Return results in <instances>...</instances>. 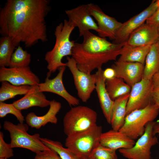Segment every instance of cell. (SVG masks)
<instances>
[{"instance_id":"cell-4","label":"cell","mask_w":159,"mask_h":159,"mask_svg":"<svg viewBox=\"0 0 159 159\" xmlns=\"http://www.w3.org/2000/svg\"><path fill=\"white\" fill-rule=\"evenodd\" d=\"M159 113V108L152 102L146 107L134 110L127 115L119 130L135 140L143 134L147 124L154 121Z\"/></svg>"},{"instance_id":"cell-11","label":"cell","mask_w":159,"mask_h":159,"mask_svg":"<svg viewBox=\"0 0 159 159\" xmlns=\"http://www.w3.org/2000/svg\"><path fill=\"white\" fill-rule=\"evenodd\" d=\"M87 5L89 12L97 22L98 36L114 40L122 23L105 14L97 5L92 3Z\"/></svg>"},{"instance_id":"cell-10","label":"cell","mask_w":159,"mask_h":159,"mask_svg":"<svg viewBox=\"0 0 159 159\" xmlns=\"http://www.w3.org/2000/svg\"><path fill=\"white\" fill-rule=\"evenodd\" d=\"M153 90L152 79L142 78L131 87L127 105L126 116L134 110L146 107L153 102Z\"/></svg>"},{"instance_id":"cell-39","label":"cell","mask_w":159,"mask_h":159,"mask_svg":"<svg viewBox=\"0 0 159 159\" xmlns=\"http://www.w3.org/2000/svg\"><path fill=\"white\" fill-rule=\"evenodd\" d=\"M0 159H7V158H0Z\"/></svg>"},{"instance_id":"cell-29","label":"cell","mask_w":159,"mask_h":159,"mask_svg":"<svg viewBox=\"0 0 159 159\" xmlns=\"http://www.w3.org/2000/svg\"><path fill=\"white\" fill-rule=\"evenodd\" d=\"M31 55L26 50L18 46L12 54L10 62V67H28L31 61Z\"/></svg>"},{"instance_id":"cell-35","label":"cell","mask_w":159,"mask_h":159,"mask_svg":"<svg viewBox=\"0 0 159 159\" xmlns=\"http://www.w3.org/2000/svg\"><path fill=\"white\" fill-rule=\"evenodd\" d=\"M102 74L106 80H111L116 77L115 71L112 67L107 68L103 70Z\"/></svg>"},{"instance_id":"cell-42","label":"cell","mask_w":159,"mask_h":159,"mask_svg":"<svg viewBox=\"0 0 159 159\" xmlns=\"http://www.w3.org/2000/svg\"></svg>"},{"instance_id":"cell-21","label":"cell","mask_w":159,"mask_h":159,"mask_svg":"<svg viewBox=\"0 0 159 159\" xmlns=\"http://www.w3.org/2000/svg\"><path fill=\"white\" fill-rule=\"evenodd\" d=\"M50 102L40 90L37 85L32 86L29 91L23 97L13 103L17 109L21 110L34 106L46 107L49 106Z\"/></svg>"},{"instance_id":"cell-15","label":"cell","mask_w":159,"mask_h":159,"mask_svg":"<svg viewBox=\"0 0 159 159\" xmlns=\"http://www.w3.org/2000/svg\"><path fill=\"white\" fill-rule=\"evenodd\" d=\"M66 66L61 67L59 72L54 78L49 79L47 76L44 82L38 85L40 90L42 92H48L56 94L64 98L70 106L78 105V99L70 94L66 90L63 84V76Z\"/></svg>"},{"instance_id":"cell-6","label":"cell","mask_w":159,"mask_h":159,"mask_svg":"<svg viewBox=\"0 0 159 159\" xmlns=\"http://www.w3.org/2000/svg\"><path fill=\"white\" fill-rule=\"evenodd\" d=\"M97 112L87 106L72 107L63 119L64 132L67 136L87 130L96 124Z\"/></svg>"},{"instance_id":"cell-3","label":"cell","mask_w":159,"mask_h":159,"mask_svg":"<svg viewBox=\"0 0 159 159\" xmlns=\"http://www.w3.org/2000/svg\"><path fill=\"white\" fill-rule=\"evenodd\" d=\"M75 28L66 19L56 26L54 32L55 44L52 49L47 52L45 56L44 59L47 64V68L49 70L47 76L49 77L52 73L61 67L66 66V63H63L62 60L64 57L72 56L75 42L70 40V37Z\"/></svg>"},{"instance_id":"cell-26","label":"cell","mask_w":159,"mask_h":159,"mask_svg":"<svg viewBox=\"0 0 159 159\" xmlns=\"http://www.w3.org/2000/svg\"><path fill=\"white\" fill-rule=\"evenodd\" d=\"M1 82L0 88V102H2L13 98L18 95H25L32 87L29 85H15L6 81Z\"/></svg>"},{"instance_id":"cell-32","label":"cell","mask_w":159,"mask_h":159,"mask_svg":"<svg viewBox=\"0 0 159 159\" xmlns=\"http://www.w3.org/2000/svg\"><path fill=\"white\" fill-rule=\"evenodd\" d=\"M14 155V151L10 144L6 143L4 140V135L0 132V158H8Z\"/></svg>"},{"instance_id":"cell-18","label":"cell","mask_w":159,"mask_h":159,"mask_svg":"<svg viewBox=\"0 0 159 159\" xmlns=\"http://www.w3.org/2000/svg\"><path fill=\"white\" fill-rule=\"evenodd\" d=\"M102 72V68H100L95 73L96 77L95 90L104 115L107 122L110 124L114 101L111 98L106 89V80Z\"/></svg>"},{"instance_id":"cell-41","label":"cell","mask_w":159,"mask_h":159,"mask_svg":"<svg viewBox=\"0 0 159 159\" xmlns=\"http://www.w3.org/2000/svg\"><path fill=\"white\" fill-rule=\"evenodd\" d=\"M80 159H88L87 158H81Z\"/></svg>"},{"instance_id":"cell-28","label":"cell","mask_w":159,"mask_h":159,"mask_svg":"<svg viewBox=\"0 0 159 159\" xmlns=\"http://www.w3.org/2000/svg\"><path fill=\"white\" fill-rule=\"evenodd\" d=\"M42 143L56 152L62 159H80L69 149L64 148L61 142L46 138H40Z\"/></svg>"},{"instance_id":"cell-12","label":"cell","mask_w":159,"mask_h":159,"mask_svg":"<svg viewBox=\"0 0 159 159\" xmlns=\"http://www.w3.org/2000/svg\"><path fill=\"white\" fill-rule=\"evenodd\" d=\"M158 8L156 1H153L150 5L139 14L122 23L112 42L117 44L125 43L132 33L144 23Z\"/></svg>"},{"instance_id":"cell-1","label":"cell","mask_w":159,"mask_h":159,"mask_svg":"<svg viewBox=\"0 0 159 159\" xmlns=\"http://www.w3.org/2000/svg\"><path fill=\"white\" fill-rule=\"evenodd\" d=\"M48 0H8L0 10V33L16 46L31 47L47 41L45 18L50 11Z\"/></svg>"},{"instance_id":"cell-14","label":"cell","mask_w":159,"mask_h":159,"mask_svg":"<svg viewBox=\"0 0 159 159\" xmlns=\"http://www.w3.org/2000/svg\"><path fill=\"white\" fill-rule=\"evenodd\" d=\"M68 21L79 29L80 36L90 30L97 32V23L89 12L86 4H82L65 11Z\"/></svg>"},{"instance_id":"cell-17","label":"cell","mask_w":159,"mask_h":159,"mask_svg":"<svg viewBox=\"0 0 159 159\" xmlns=\"http://www.w3.org/2000/svg\"><path fill=\"white\" fill-rule=\"evenodd\" d=\"M158 26L144 23L132 33L125 45L131 47L152 45L158 40Z\"/></svg>"},{"instance_id":"cell-31","label":"cell","mask_w":159,"mask_h":159,"mask_svg":"<svg viewBox=\"0 0 159 159\" xmlns=\"http://www.w3.org/2000/svg\"><path fill=\"white\" fill-rule=\"evenodd\" d=\"M8 114L14 115L19 123H24L25 120L24 117L21 110L17 109L13 103L7 104L0 102V117H4Z\"/></svg>"},{"instance_id":"cell-25","label":"cell","mask_w":159,"mask_h":159,"mask_svg":"<svg viewBox=\"0 0 159 159\" xmlns=\"http://www.w3.org/2000/svg\"><path fill=\"white\" fill-rule=\"evenodd\" d=\"M106 89L113 100L122 95L129 93L131 87L122 79L115 77L105 80Z\"/></svg>"},{"instance_id":"cell-36","label":"cell","mask_w":159,"mask_h":159,"mask_svg":"<svg viewBox=\"0 0 159 159\" xmlns=\"http://www.w3.org/2000/svg\"><path fill=\"white\" fill-rule=\"evenodd\" d=\"M151 79L153 89H159V70L153 75Z\"/></svg>"},{"instance_id":"cell-9","label":"cell","mask_w":159,"mask_h":159,"mask_svg":"<svg viewBox=\"0 0 159 159\" xmlns=\"http://www.w3.org/2000/svg\"><path fill=\"white\" fill-rule=\"evenodd\" d=\"M66 63L73 77L75 88L79 97L83 102H87L95 90L96 82L95 74H87L78 68L76 62L72 57H67Z\"/></svg>"},{"instance_id":"cell-16","label":"cell","mask_w":159,"mask_h":159,"mask_svg":"<svg viewBox=\"0 0 159 159\" xmlns=\"http://www.w3.org/2000/svg\"><path fill=\"white\" fill-rule=\"evenodd\" d=\"M144 67L140 63L118 60L111 66L116 77L122 79L131 87L142 79Z\"/></svg>"},{"instance_id":"cell-13","label":"cell","mask_w":159,"mask_h":159,"mask_svg":"<svg viewBox=\"0 0 159 159\" xmlns=\"http://www.w3.org/2000/svg\"><path fill=\"white\" fill-rule=\"evenodd\" d=\"M6 81L16 86H33L40 83L38 77L28 67H1L0 82Z\"/></svg>"},{"instance_id":"cell-24","label":"cell","mask_w":159,"mask_h":159,"mask_svg":"<svg viewBox=\"0 0 159 159\" xmlns=\"http://www.w3.org/2000/svg\"><path fill=\"white\" fill-rule=\"evenodd\" d=\"M144 65L143 79L150 80L159 70V42L151 45L146 56Z\"/></svg>"},{"instance_id":"cell-37","label":"cell","mask_w":159,"mask_h":159,"mask_svg":"<svg viewBox=\"0 0 159 159\" xmlns=\"http://www.w3.org/2000/svg\"><path fill=\"white\" fill-rule=\"evenodd\" d=\"M152 95L153 102L159 108V89H153Z\"/></svg>"},{"instance_id":"cell-34","label":"cell","mask_w":159,"mask_h":159,"mask_svg":"<svg viewBox=\"0 0 159 159\" xmlns=\"http://www.w3.org/2000/svg\"><path fill=\"white\" fill-rule=\"evenodd\" d=\"M158 8L155 13L146 20V23L159 26V1H156Z\"/></svg>"},{"instance_id":"cell-40","label":"cell","mask_w":159,"mask_h":159,"mask_svg":"<svg viewBox=\"0 0 159 159\" xmlns=\"http://www.w3.org/2000/svg\"><path fill=\"white\" fill-rule=\"evenodd\" d=\"M158 32H159V26H158ZM158 41L159 42V39H158Z\"/></svg>"},{"instance_id":"cell-2","label":"cell","mask_w":159,"mask_h":159,"mask_svg":"<svg viewBox=\"0 0 159 159\" xmlns=\"http://www.w3.org/2000/svg\"><path fill=\"white\" fill-rule=\"evenodd\" d=\"M82 37V42H75L72 56L79 69L87 74L102 68L103 64L110 61L116 60L125 43L111 42L90 31L85 32Z\"/></svg>"},{"instance_id":"cell-27","label":"cell","mask_w":159,"mask_h":159,"mask_svg":"<svg viewBox=\"0 0 159 159\" xmlns=\"http://www.w3.org/2000/svg\"><path fill=\"white\" fill-rule=\"evenodd\" d=\"M16 47L12 39L3 36L0 39V66L9 67L10 59Z\"/></svg>"},{"instance_id":"cell-20","label":"cell","mask_w":159,"mask_h":159,"mask_svg":"<svg viewBox=\"0 0 159 159\" xmlns=\"http://www.w3.org/2000/svg\"><path fill=\"white\" fill-rule=\"evenodd\" d=\"M62 105L60 102L54 100L51 101L49 108L47 113L42 116H38L33 112L28 113L25 120L26 124L32 128L39 129L48 123L56 124L58 119L56 115Z\"/></svg>"},{"instance_id":"cell-33","label":"cell","mask_w":159,"mask_h":159,"mask_svg":"<svg viewBox=\"0 0 159 159\" xmlns=\"http://www.w3.org/2000/svg\"><path fill=\"white\" fill-rule=\"evenodd\" d=\"M34 159H62L57 153L51 149L36 153Z\"/></svg>"},{"instance_id":"cell-23","label":"cell","mask_w":159,"mask_h":159,"mask_svg":"<svg viewBox=\"0 0 159 159\" xmlns=\"http://www.w3.org/2000/svg\"><path fill=\"white\" fill-rule=\"evenodd\" d=\"M129 94L121 96L114 100L110 124L113 130H119L124 125Z\"/></svg>"},{"instance_id":"cell-38","label":"cell","mask_w":159,"mask_h":159,"mask_svg":"<svg viewBox=\"0 0 159 159\" xmlns=\"http://www.w3.org/2000/svg\"><path fill=\"white\" fill-rule=\"evenodd\" d=\"M153 133L154 135H159V122L156 121L153 127Z\"/></svg>"},{"instance_id":"cell-5","label":"cell","mask_w":159,"mask_h":159,"mask_svg":"<svg viewBox=\"0 0 159 159\" xmlns=\"http://www.w3.org/2000/svg\"><path fill=\"white\" fill-rule=\"evenodd\" d=\"M3 127L9 133L10 144L12 148H25L35 153L50 149L41 141L39 134L30 135L28 133L29 127L27 124L19 123L15 125L11 122L5 121L4 122Z\"/></svg>"},{"instance_id":"cell-7","label":"cell","mask_w":159,"mask_h":159,"mask_svg":"<svg viewBox=\"0 0 159 159\" xmlns=\"http://www.w3.org/2000/svg\"><path fill=\"white\" fill-rule=\"evenodd\" d=\"M102 131V127L96 125L85 131L67 136L65 146L80 159L87 158L100 143Z\"/></svg>"},{"instance_id":"cell-22","label":"cell","mask_w":159,"mask_h":159,"mask_svg":"<svg viewBox=\"0 0 159 159\" xmlns=\"http://www.w3.org/2000/svg\"><path fill=\"white\" fill-rule=\"evenodd\" d=\"M125 44L122 48L121 53L117 60L138 62L144 65L151 45L131 47Z\"/></svg>"},{"instance_id":"cell-8","label":"cell","mask_w":159,"mask_h":159,"mask_svg":"<svg viewBox=\"0 0 159 159\" xmlns=\"http://www.w3.org/2000/svg\"><path fill=\"white\" fill-rule=\"evenodd\" d=\"M156 122L147 124L145 132L132 148L119 149L121 154L127 159H151V148L158 142V138L153 133V127Z\"/></svg>"},{"instance_id":"cell-19","label":"cell","mask_w":159,"mask_h":159,"mask_svg":"<svg viewBox=\"0 0 159 159\" xmlns=\"http://www.w3.org/2000/svg\"><path fill=\"white\" fill-rule=\"evenodd\" d=\"M100 143L102 145L116 150L132 148L135 142L120 130H111L102 133Z\"/></svg>"},{"instance_id":"cell-30","label":"cell","mask_w":159,"mask_h":159,"mask_svg":"<svg viewBox=\"0 0 159 159\" xmlns=\"http://www.w3.org/2000/svg\"><path fill=\"white\" fill-rule=\"evenodd\" d=\"M116 150L104 146L100 143L92 150L88 159H118Z\"/></svg>"}]
</instances>
